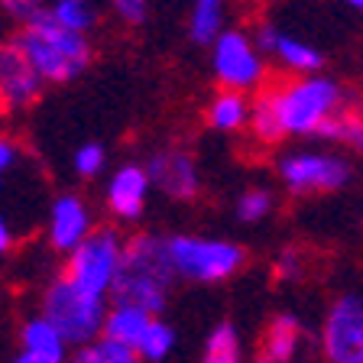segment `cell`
I'll return each mask as SVG.
<instances>
[{"label":"cell","mask_w":363,"mask_h":363,"mask_svg":"<svg viewBox=\"0 0 363 363\" xmlns=\"http://www.w3.org/2000/svg\"><path fill=\"white\" fill-rule=\"evenodd\" d=\"M282 136H318L340 111L350 107L344 84L328 75H295L263 88Z\"/></svg>","instance_id":"cell-1"},{"label":"cell","mask_w":363,"mask_h":363,"mask_svg":"<svg viewBox=\"0 0 363 363\" xmlns=\"http://www.w3.org/2000/svg\"><path fill=\"white\" fill-rule=\"evenodd\" d=\"M172 279H175V266H172V257H169V237L133 234L127 237V247H123V259L111 292V305L140 308L156 318L159 311L166 308Z\"/></svg>","instance_id":"cell-2"},{"label":"cell","mask_w":363,"mask_h":363,"mask_svg":"<svg viewBox=\"0 0 363 363\" xmlns=\"http://www.w3.org/2000/svg\"><path fill=\"white\" fill-rule=\"evenodd\" d=\"M16 43L23 45V52L30 55L33 68L39 72L45 84H68L78 75H84V68L91 65V43L82 33H72L65 26L45 13L20 26Z\"/></svg>","instance_id":"cell-3"},{"label":"cell","mask_w":363,"mask_h":363,"mask_svg":"<svg viewBox=\"0 0 363 363\" xmlns=\"http://www.w3.org/2000/svg\"><path fill=\"white\" fill-rule=\"evenodd\" d=\"M107 311H111L107 298H91L78 292L65 276H55L43 295V318L65 337V344L78 347H88L101 337Z\"/></svg>","instance_id":"cell-4"},{"label":"cell","mask_w":363,"mask_h":363,"mask_svg":"<svg viewBox=\"0 0 363 363\" xmlns=\"http://www.w3.org/2000/svg\"><path fill=\"white\" fill-rule=\"evenodd\" d=\"M123 240L113 227H101L75 253H68L65 259V276L78 292L91 295V298H107L111 302L113 282H117V272H121V259H123Z\"/></svg>","instance_id":"cell-5"},{"label":"cell","mask_w":363,"mask_h":363,"mask_svg":"<svg viewBox=\"0 0 363 363\" xmlns=\"http://www.w3.org/2000/svg\"><path fill=\"white\" fill-rule=\"evenodd\" d=\"M276 172L292 195H328L347 189L354 179V162L328 150H292L279 156Z\"/></svg>","instance_id":"cell-6"},{"label":"cell","mask_w":363,"mask_h":363,"mask_svg":"<svg viewBox=\"0 0 363 363\" xmlns=\"http://www.w3.org/2000/svg\"><path fill=\"white\" fill-rule=\"evenodd\" d=\"M169 257H172L175 276L189 282L230 279L247 259L237 243L214 240V237H191V234L169 237Z\"/></svg>","instance_id":"cell-7"},{"label":"cell","mask_w":363,"mask_h":363,"mask_svg":"<svg viewBox=\"0 0 363 363\" xmlns=\"http://www.w3.org/2000/svg\"><path fill=\"white\" fill-rule=\"evenodd\" d=\"M214 78L224 91H263L266 88V55L259 52L257 39H250L240 30H224L211 45Z\"/></svg>","instance_id":"cell-8"},{"label":"cell","mask_w":363,"mask_h":363,"mask_svg":"<svg viewBox=\"0 0 363 363\" xmlns=\"http://www.w3.org/2000/svg\"><path fill=\"white\" fill-rule=\"evenodd\" d=\"M321 354L328 363H363V292L331 302L321 325Z\"/></svg>","instance_id":"cell-9"},{"label":"cell","mask_w":363,"mask_h":363,"mask_svg":"<svg viewBox=\"0 0 363 363\" xmlns=\"http://www.w3.org/2000/svg\"><path fill=\"white\" fill-rule=\"evenodd\" d=\"M45 82L33 68L30 55L23 52V45L13 39L0 43V111L4 113H20L33 107L43 94Z\"/></svg>","instance_id":"cell-10"},{"label":"cell","mask_w":363,"mask_h":363,"mask_svg":"<svg viewBox=\"0 0 363 363\" xmlns=\"http://www.w3.org/2000/svg\"><path fill=\"white\" fill-rule=\"evenodd\" d=\"M146 172H150L152 189H159L162 195L175 198V201H191L201 191L195 159H191V152L179 150V146L152 152L150 162H146Z\"/></svg>","instance_id":"cell-11"},{"label":"cell","mask_w":363,"mask_h":363,"mask_svg":"<svg viewBox=\"0 0 363 363\" xmlns=\"http://www.w3.org/2000/svg\"><path fill=\"white\" fill-rule=\"evenodd\" d=\"M94 234L91 227V211L82 195H59L49 208V224H45V237L59 253H75L88 237Z\"/></svg>","instance_id":"cell-12"},{"label":"cell","mask_w":363,"mask_h":363,"mask_svg":"<svg viewBox=\"0 0 363 363\" xmlns=\"http://www.w3.org/2000/svg\"><path fill=\"white\" fill-rule=\"evenodd\" d=\"M257 45L263 55H272L279 65H286L295 75H318L321 65H325V55H321L318 45L289 36V33L276 30L272 23H263L257 30Z\"/></svg>","instance_id":"cell-13"},{"label":"cell","mask_w":363,"mask_h":363,"mask_svg":"<svg viewBox=\"0 0 363 363\" xmlns=\"http://www.w3.org/2000/svg\"><path fill=\"white\" fill-rule=\"evenodd\" d=\"M150 172L146 166H136V162H127V166L113 169V175L107 179V211L117 220H136L146 208V195H150Z\"/></svg>","instance_id":"cell-14"},{"label":"cell","mask_w":363,"mask_h":363,"mask_svg":"<svg viewBox=\"0 0 363 363\" xmlns=\"http://www.w3.org/2000/svg\"><path fill=\"white\" fill-rule=\"evenodd\" d=\"M302 321L289 311L276 315L266 328L263 340H259L257 360L253 363H292L295 354H298V344H302Z\"/></svg>","instance_id":"cell-15"},{"label":"cell","mask_w":363,"mask_h":363,"mask_svg":"<svg viewBox=\"0 0 363 363\" xmlns=\"http://www.w3.org/2000/svg\"><path fill=\"white\" fill-rule=\"evenodd\" d=\"M152 321H156V318L146 315V311H140V308H123V305H111L101 337L113 340V344H121V347L136 350V347H140V340H143V334L150 331Z\"/></svg>","instance_id":"cell-16"},{"label":"cell","mask_w":363,"mask_h":363,"mask_svg":"<svg viewBox=\"0 0 363 363\" xmlns=\"http://www.w3.org/2000/svg\"><path fill=\"white\" fill-rule=\"evenodd\" d=\"M20 350H26V354H36L39 360L45 363H62L65 360V337H62L59 331H55L49 321H45L43 315L39 318H30L26 325H23L20 331Z\"/></svg>","instance_id":"cell-17"},{"label":"cell","mask_w":363,"mask_h":363,"mask_svg":"<svg viewBox=\"0 0 363 363\" xmlns=\"http://www.w3.org/2000/svg\"><path fill=\"white\" fill-rule=\"evenodd\" d=\"M250 113H253V101L240 91H220L208 107V121L220 133H237V130L250 127Z\"/></svg>","instance_id":"cell-18"},{"label":"cell","mask_w":363,"mask_h":363,"mask_svg":"<svg viewBox=\"0 0 363 363\" xmlns=\"http://www.w3.org/2000/svg\"><path fill=\"white\" fill-rule=\"evenodd\" d=\"M224 10L227 0H195L189 16V33L198 45H214V39L224 33Z\"/></svg>","instance_id":"cell-19"},{"label":"cell","mask_w":363,"mask_h":363,"mask_svg":"<svg viewBox=\"0 0 363 363\" xmlns=\"http://www.w3.org/2000/svg\"><path fill=\"white\" fill-rule=\"evenodd\" d=\"M49 16L65 30L88 36L98 23V7H94V0H52Z\"/></svg>","instance_id":"cell-20"},{"label":"cell","mask_w":363,"mask_h":363,"mask_svg":"<svg viewBox=\"0 0 363 363\" xmlns=\"http://www.w3.org/2000/svg\"><path fill=\"white\" fill-rule=\"evenodd\" d=\"M201 363H243V350H240V334L230 321H220L204 344V357Z\"/></svg>","instance_id":"cell-21"},{"label":"cell","mask_w":363,"mask_h":363,"mask_svg":"<svg viewBox=\"0 0 363 363\" xmlns=\"http://www.w3.org/2000/svg\"><path fill=\"white\" fill-rule=\"evenodd\" d=\"M68 363H140V357H136V350L121 347V344H113L107 337H98L94 344L78 350Z\"/></svg>","instance_id":"cell-22"},{"label":"cell","mask_w":363,"mask_h":363,"mask_svg":"<svg viewBox=\"0 0 363 363\" xmlns=\"http://www.w3.org/2000/svg\"><path fill=\"white\" fill-rule=\"evenodd\" d=\"M175 344V331L166 325V321H152L150 331L143 334V340H140V347H136V357L140 360H150V363H162L169 357V350H172Z\"/></svg>","instance_id":"cell-23"},{"label":"cell","mask_w":363,"mask_h":363,"mask_svg":"<svg viewBox=\"0 0 363 363\" xmlns=\"http://www.w3.org/2000/svg\"><path fill=\"white\" fill-rule=\"evenodd\" d=\"M272 211V195L266 189H250L237 198V218L243 224H257V220L269 218Z\"/></svg>","instance_id":"cell-24"},{"label":"cell","mask_w":363,"mask_h":363,"mask_svg":"<svg viewBox=\"0 0 363 363\" xmlns=\"http://www.w3.org/2000/svg\"><path fill=\"white\" fill-rule=\"evenodd\" d=\"M107 162V152L101 143H84L75 150V156H72V166H75V172L82 175V179H94V175H101V169H104Z\"/></svg>","instance_id":"cell-25"},{"label":"cell","mask_w":363,"mask_h":363,"mask_svg":"<svg viewBox=\"0 0 363 363\" xmlns=\"http://www.w3.org/2000/svg\"><path fill=\"white\" fill-rule=\"evenodd\" d=\"M0 7L7 10V13L13 16L20 26H26L30 20H36L39 13H45V10H49L43 0H0Z\"/></svg>","instance_id":"cell-26"},{"label":"cell","mask_w":363,"mask_h":363,"mask_svg":"<svg viewBox=\"0 0 363 363\" xmlns=\"http://www.w3.org/2000/svg\"><path fill=\"white\" fill-rule=\"evenodd\" d=\"M107 4L130 26H140L146 20V13H150V0H107Z\"/></svg>","instance_id":"cell-27"},{"label":"cell","mask_w":363,"mask_h":363,"mask_svg":"<svg viewBox=\"0 0 363 363\" xmlns=\"http://www.w3.org/2000/svg\"><path fill=\"white\" fill-rule=\"evenodd\" d=\"M276 276H279V279H286V282H292V279H298V276H302V259H298V253H295V250H286V253H279V257H276Z\"/></svg>","instance_id":"cell-28"},{"label":"cell","mask_w":363,"mask_h":363,"mask_svg":"<svg viewBox=\"0 0 363 363\" xmlns=\"http://www.w3.org/2000/svg\"><path fill=\"white\" fill-rule=\"evenodd\" d=\"M16 156H20V150H16V143L13 140H7V136H0V179L13 169V162H16Z\"/></svg>","instance_id":"cell-29"},{"label":"cell","mask_w":363,"mask_h":363,"mask_svg":"<svg viewBox=\"0 0 363 363\" xmlns=\"http://www.w3.org/2000/svg\"><path fill=\"white\" fill-rule=\"evenodd\" d=\"M10 247H13V227H10V220L0 214V257H4Z\"/></svg>","instance_id":"cell-30"},{"label":"cell","mask_w":363,"mask_h":363,"mask_svg":"<svg viewBox=\"0 0 363 363\" xmlns=\"http://www.w3.org/2000/svg\"><path fill=\"white\" fill-rule=\"evenodd\" d=\"M10 363H45V360H39L36 354H26V350H20V354H16Z\"/></svg>","instance_id":"cell-31"},{"label":"cell","mask_w":363,"mask_h":363,"mask_svg":"<svg viewBox=\"0 0 363 363\" xmlns=\"http://www.w3.org/2000/svg\"><path fill=\"white\" fill-rule=\"evenodd\" d=\"M350 10H357V13H363V0H344Z\"/></svg>","instance_id":"cell-32"}]
</instances>
